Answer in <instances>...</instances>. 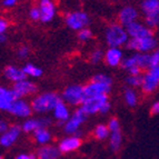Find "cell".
Returning a JSON list of instances; mask_svg holds the SVG:
<instances>
[{
  "instance_id": "obj_1",
  "label": "cell",
  "mask_w": 159,
  "mask_h": 159,
  "mask_svg": "<svg viewBox=\"0 0 159 159\" xmlns=\"http://www.w3.org/2000/svg\"><path fill=\"white\" fill-rule=\"evenodd\" d=\"M61 99L57 93H46L43 95L38 96L32 100L31 102V109L32 111L37 114H46V112L52 111L57 103Z\"/></svg>"
},
{
  "instance_id": "obj_11",
  "label": "cell",
  "mask_w": 159,
  "mask_h": 159,
  "mask_svg": "<svg viewBox=\"0 0 159 159\" xmlns=\"http://www.w3.org/2000/svg\"><path fill=\"white\" fill-rule=\"evenodd\" d=\"M51 124H52V121H51V119L49 117L37 118V119L30 118V119H27L21 125V130L22 133L34 134L39 128H48Z\"/></svg>"
},
{
  "instance_id": "obj_28",
  "label": "cell",
  "mask_w": 159,
  "mask_h": 159,
  "mask_svg": "<svg viewBox=\"0 0 159 159\" xmlns=\"http://www.w3.org/2000/svg\"><path fill=\"white\" fill-rule=\"evenodd\" d=\"M24 72L26 75H28V76H30V77H40L41 75H43V70L40 68H38V67L34 66V65L31 64H28L26 65V66L24 67Z\"/></svg>"
},
{
  "instance_id": "obj_6",
  "label": "cell",
  "mask_w": 159,
  "mask_h": 159,
  "mask_svg": "<svg viewBox=\"0 0 159 159\" xmlns=\"http://www.w3.org/2000/svg\"><path fill=\"white\" fill-rule=\"evenodd\" d=\"M106 102H108L107 96H98V97H93V98L86 99L81 103L80 108L82 109V111L85 112L87 116H89V115H95L100 111L101 107Z\"/></svg>"
},
{
  "instance_id": "obj_10",
  "label": "cell",
  "mask_w": 159,
  "mask_h": 159,
  "mask_svg": "<svg viewBox=\"0 0 159 159\" xmlns=\"http://www.w3.org/2000/svg\"><path fill=\"white\" fill-rule=\"evenodd\" d=\"M22 130L20 126L18 125L10 126L9 129L5 134L0 135V146L3 147V148H10V147H12L19 139Z\"/></svg>"
},
{
  "instance_id": "obj_45",
  "label": "cell",
  "mask_w": 159,
  "mask_h": 159,
  "mask_svg": "<svg viewBox=\"0 0 159 159\" xmlns=\"http://www.w3.org/2000/svg\"><path fill=\"white\" fill-rule=\"evenodd\" d=\"M7 40V37H6L5 34H0V43H3Z\"/></svg>"
},
{
  "instance_id": "obj_40",
  "label": "cell",
  "mask_w": 159,
  "mask_h": 159,
  "mask_svg": "<svg viewBox=\"0 0 159 159\" xmlns=\"http://www.w3.org/2000/svg\"><path fill=\"white\" fill-rule=\"evenodd\" d=\"M8 28V22L0 18V34H3V32Z\"/></svg>"
},
{
  "instance_id": "obj_46",
  "label": "cell",
  "mask_w": 159,
  "mask_h": 159,
  "mask_svg": "<svg viewBox=\"0 0 159 159\" xmlns=\"http://www.w3.org/2000/svg\"><path fill=\"white\" fill-rule=\"evenodd\" d=\"M0 159H3V156L1 154H0Z\"/></svg>"
},
{
  "instance_id": "obj_37",
  "label": "cell",
  "mask_w": 159,
  "mask_h": 159,
  "mask_svg": "<svg viewBox=\"0 0 159 159\" xmlns=\"http://www.w3.org/2000/svg\"><path fill=\"white\" fill-rule=\"evenodd\" d=\"M30 18L32 20H40V10L39 8H32L30 10Z\"/></svg>"
},
{
  "instance_id": "obj_44",
  "label": "cell",
  "mask_w": 159,
  "mask_h": 159,
  "mask_svg": "<svg viewBox=\"0 0 159 159\" xmlns=\"http://www.w3.org/2000/svg\"><path fill=\"white\" fill-rule=\"evenodd\" d=\"M17 2V0H3V6L6 7H12Z\"/></svg>"
},
{
  "instance_id": "obj_29",
  "label": "cell",
  "mask_w": 159,
  "mask_h": 159,
  "mask_svg": "<svg viewBox=\"0 0 159 159\" xmlns=\"http://www.w3.org/2000/svg\"><path fill=\"white\" fill-rule=\"evenodd\" d=\"M125 100L130 107H135L137 105V95L133 89H127L125 91Z\"/></svg>"
},
{
  "instance_id": "obj_20",
  "label": "cell",
  "mask_w": 159,
  "mask_h": 159,
  "mask_svg": "<svg viewBox=\"0 0 159 159\" xmlns=\"http://www.w3.org/2000/svg\"><path fill=\"white\" fill-rule=\"evenodd\" d=\"M52 111H53V118L60 125H65V122L70 118V112H69L68 107H67V105L62 100H60L57 103V106L55 107V109H53Z\"/></svg>"
},
{
  "instance_id": "obj_4",
  "label": "cell",
  "mask_w": 159,
  "mask_h": 159,
  "mask_svg": "<svg viewBox=\"0 0 159 159\" xmlns=\"http://www.w3.org/2000/svg\"><path fill=\"white\" fill-rule=\"evenodd\" d=\"M62 100L64 102L71 105V106H78L85 101V95H84V87L78 85L69 86L62 93Z\"/></svg>"
},
{
  "instance_id": "obj_12",
  "label": "cell",
  "mask_w": 159,
  "mask_h": 159,
  "mask_svg": "<svg viewBox=\"0 0 159 159\" xmlns=\"http://www.w3.org/2000/svg\"><path fill=\"white\" fill-rule=\"evenodd\" d=\"M109 91H110V85L93 81L88 84L86 87H84L85 100L88 98H93V97H98V96H107Z\"/></svg>"
},
{
  "instance_id": "obj_3",
  "label": "cell",
  "mask_w": 159,
  "mask_h": 159,
  "mask_svg": "<svg viewBox=\"0 0 159 159\" xmlns=\"http://www.w3.org/2000/svg\"><path fill=\"white\" fill-rule=\"evenodd\" d=\"M87 117L88 116L82 111L81 108L76 109L74 111V114L70 116V118L65 122L64 131L68 136H71V135L80 136V127L87 120Z\"/></svg>"
},
{
  "instance_id": "obj_21",
  "label": "cell",
  "mask_w": 159,
  "mask_h": 159,
  "mask_svg": "<svg viewBox=\"0 0 159 159\" xmlns=\"http://www.w3.org/2000/svg\"><path fill=\"white\" fill-rule=\"evenodd\" d=\"M137 17H138V12L135 8H133V7H126V8H124L120 11L119 21L121 25L127 27L128 25L135 22Z\"/></svg>"
},
{
  "instance_id": "obj_17",
  "label": "cell",
  "mask_w": 159,
  "mask_h": 159,
  "mask_svg": "<svg viewBox=\"0 0 159 159\" xmlns=\"http://www.w3.org/2000/svg\"><path fill=\"white\" fill-rule=\"evenodd\" d=\"M40 20L43 22L51 21L56 13V8L51 0H41L39 6Z\"/></svg>"
},
{
  "instance_id": "obj_41",
  "label": "cell",
  "mask_w": 159,
  "mask_h": 159,
  "mask_svg": "<svg viewBox=\"0 0 159 159\" xmlns=\"http://www.w3.org/2000/svg\"><path fill=\"white\" fill-rule=\"evenodd\" d=\"M128 71H129L130 76H139V75H141V69L139 67H133Z\"/></svg>"
},
{
  "instance_id": "obj_22",
  "label": "cell",
  "mask_w": 159,
  "mask_h": 159,
  "mask_svg": "<svg viewBox=\"0 0 159 159\" xmlns=\"http://www.w3.org/2000/svg\"><path fill=\"white\" fill-rule=\"evenodd\" d=\"M109 147L114 152H118L122 146V134L121 128L116 130H111L109 134Z\"/></svg>"
},
{
  "instance_id": "obj_2",
  "label": "cell",
  "mask_w": 159,
  "mask_h": 159,
  "mask_svg": "<svg viewBox=\"0 0 159 159\" xmlns=\"http://www.w3.org/2000/svg\"><path fill=\"white\" fill-rule=\"evenodd\" d=\"M106 41L110 48H119L124 43H127L128 34L119 25H111L106 30Z\"/></svg>"
},
{
  "instance_id": "obj_15",
  "label": "cell",
  "mask_w": 159,
  "mask_h": 159,
  "mask_svg": "<svg viewBox=\"0 0 159 159\" xmlns=\"http://www.w3.org/2000/svg\"><path fill=\"white\" fill-rule=\"evenodd\" d=\"M36 157L37 159H60L61 152L56 145H46V146H40L36 151Z\"/></svg>"
},
{
  "instance_id": "obj_7",
  "label": "cell",
  "mask_w": 159,
  "mask_h": 159,
  "mask_svg": "<svg viewBox=\"0 0 159 159\" xmlns=\"http://www.w3.org/2000/svg\"><path fill=\"white\" fill-rule=\"evenodd\" d=\"M157 46V41L154 37H146L140 38V39H131L127 41V48L130 50L140 51V52H146V51L152 50Z\"/></svg>"
},
{
  "instance_id": "obj_13",
  "label": "cell",
  "mask_w": 159,
  "mask_h": 159,
  "mask_svg": "<svg viewBox=\"0 0 159 159\" xmlns=\"http://www.w3.org/2000/svg\"><path fill=\"white\" fill-rule=\"evenodd\" d=\"M8 112L12 116L18 117V118H28L32 112L31 105H29L25 100H21V99H17L11 105Z\"/></svg>"
},
{
  "instance_id": "obj_33",
  "label": "cell",
  "mask_w": 159,
  "mask_h": 159,
  "mask_svg": "<svg viewBox=\"0 0 159 159\" xmlns=\"http://www.w3.org/2000/svg\"><path fill=\"white\" fill-rule=\"evenodd\" d=\"M91 36H93V34H91L90 30L87 29V28H84V29L79 30V34H78V38H79V40H81V41H87V40L90 39Z\"/></svg>"
},
{
  "instance_id": "obj_34",
  "label": "cell",
  "mask_w": 159,
  "mask_h": 159,
  "mask_svg": "<svg viewBox=\"0 0 159 159\" xmlns=\"http://www.w3.org/2000/svg\"><path fill=\"white\" fill-rule=\"evenodd\" d=\"M102 58V51L101 50H95L91 55V62L93 64H97L101 60Z\"/></svg>"
},
{
  "instance_id": "obj_38",
  "label": "cell",
  "mask_w": 159,
  "mask_h": 159,
  "mask_svg": "<svg viewBox=\"0 0 159 159\" xmlns=\"http://www.w3.org/2000/svg\"><path fill=\"white\" fill-rule=\"evenodd\" d=\"M9 127H10V126L8 125V122L6 121V120L0 119V135L5 134L6 131L9 129Z\"/></svg>"
},
{
  "instance_id": "obj_43",
  "label": "cell",
  "mask_w": 159,
  "mask_h": 159,
  "mask_svg": "<svg viewBox=\"0 0 159 159\" xmlns=\"http://www.w3.org/2000/svg\"><path fill=\"white\" fill-rule=\"evenodd\" d=\"M110 108H111V106H110V103H109V101H108V102H106L102 107H101L100 111H99V112H100V114H102V115H106L107 112H109Z\"/></svg>"
},
{
  "instance_id": "obj_42",
  "label": "cell",
  "mask_w": 159,
  "mask_h": 159,
  "mask_svg": "<svg viewBox=\"0 0 159 159\" xmlns=\"http://www.w3.org/2000/svg\"><path fill=\"white\" fill-rule=\"evenodd\" d=\"M18 55H19V57H20V58H26V57L29 55V49H28L27 47H22L21 49L19 50Z\"/></svg>"
},
{
  "instance_id": "obj_25",
  "label": "cell",
  "mask_w": 159,
  "mask_h": 159,
  "mask_svg": "<svg viewBox=\"0 0 159 159\" xmlns=\"http://www.w3.org/2000/svg\"><path fill=\"white\" fill-rule=\"evenodd\" d=\"M141 8L146 16L159 15V0H145L141 3Z\"/></svg>"
},
{
  "instance_id": "obj_26",
  "label": "cell",
  "mask_w": 159,
  "mask_h": 159,
  "mask_svg": "<svg viewBox=\"0 0 159 159\" xmlns=\"http://www.w3.org/2000/svg\"><path fill=\"white\" fill-rule=\"evenodd\" d=\"M109 134H110V131H109L108 126L105 125V124H99L93 130V138H95L96 140H99V141L106 140L107 138H109Z\"/></svg>"
},
{
  "instance_id": "obj_39",
  "label": "cell",
  "mask_w": 159,
  "mask_h": 159,
  "mask_svg": "<svg viewBox=\"0 0 159 159\" xmlns=\"http://www.w3.org/2000/svg\"><path fill=\"white\" fill-rule=\"evenodd\" d=\"M158 114H159V100L156 101V102H155L150 108V115L151 116H155V115H158Z\"/></svg>"
},
{
  "instance_id": "obj_30",
  "label": "cell",
  "mask_w": 159,
  "mask_h": 159,
  "mask_svg": "<svg viewBox=\"0 0 159 159\" xmlns=\"http://www.w3.org/2000/svg\"><path fill=\"white\" fill-rule=\"evenodd\" d=\"M143 77L141 75L139 76H129L127 78V84L131 87H139V86L143 85Z\"/></svg>"
},
{
  "instance_id": "obj_35",
  "label": "cell",
  "mask_w": 159,
  "mask_h": 159,
  "mask_svg": "<svg viewBox=\"0 0 159 159\" xmlns=\"http://www.w3.org/2000/svg\"><path fill=\"white\" fill-rule=\"evenodd\" d=\"M156 66H159V51H156L150 55V68Z\"/></svg>"
},
{
  "instance_id": "obj_9",
  "label": "cell",
  "mask_w": 159,
  "mask_h": 159,
  "mask_svg": "<svg viewBox=\"0 0 159 159\" xmlns=\"http://www.w3.org/2000/svg\"><path fill=\"white\" fill-rule=\"evenodd\" d=\"M67 26L72 30H81L89 24V17L87 13L81 11H75L67 15Z\"/></svg>"
},
{
  "instance_id": "obj_14",
  "label": "cell",
  "mask_w": 159,
  "mask_h": 159,
  "mask_svg": "<svg viewBox=\"0 0 159 159\" xmlns=\"http://www.w3.org/2000/svg\"><path fill=\"white\" fill-rule=\"evenodd\" d=\"M126 31L128 36H130L134 39H140V38L152 37V31L146 26H143L139 22H133L126 27Z\"/></svg>"
},
{
  "instance_id": "obj_19",
  "label": "cell",
  "mask_w": 159,
  "mask_h": 159,
  "mask_svg": "<svg viewBox=\"0 0 159 159\" xmlns=\"http://www.w3.org/2000/svg\"><path fill=\"white\" fill-rule=\"evenodd\" d=\"M32 140L38 146H46L49 145L52 140V135L48 128H39L32 134Z\"/></svg>"
},
{
  "instance_id": "obj_5",
  "label": "cell",
  "mask_w": 159,
  "mask_h": 159,
  "mask_svg": "<svg viewBox=\"0 0 159 159\" xmlns=\"http://www.w3.org/2000/svg\"><path fill=\"white\" fill-rule=\"evenodd\" d=\"M81 146H82V139L78 135L67 136V137L60 139L58 145H57L61 155H67V154L75 152V151H77Z\"/></svg>"
},
{
  "instance_id": "obj_32",
  "label": "cell",
  "mask_w": 159,
  "mask_h": 159,
  "mask_svg": "<svg viewBox=\"0 0 159 159\" xmlns=\"http://www.w3.org/2000/svg\"><path fill=\"white\" fill-rule=\"evenodd\" d=\"M93 81L95 82H100V84H106V85H110L111 86V78L106 76V75H97L95 76L93 79Z\"/></svg>"
},
{
  "instance_id": "obj_36",
  "label": "cell",
  "mask_w": 159,
  "mask_h": 159,
  "mask_svg": "<svg viewBox=\"0 0 159 159\" xmlns=\"http://www.w3.org/2000/svg\"><path fill=\"white\" fill-rule=\"evenodd\" d=\"M15 159H37L36 155L31 154V152H21V154H18Z\"/></svg>"
},
{
  "instance_id": "obj_18",
  "label": "cell",
  "mask_w": 159,
  "mask_h": 159,
  "mask_svg": "<svg viewBox=\"0 0 159 159\" xmlns=\"http://www.w3.org/2000/svg\"><path fill=\"white\" fill-rule=\"evenodd\" d=\"M17 97L12 90H9L7 88L0 86V110L1 111H8Z\"/></svg>"
},
{
  "instance_id": "obj_24",
  "label": "cell",
  "mask_w": 159,
  "mask_h": 159,
  "mask_svg": "<svg viewBox=\"0 0 159 159\" xmlns=\"http://www.w3.org/2000/svg\"><path fill=\"white\" fill-rule=\"evenodd\" d=\"M5 76L7 79L11 80V81L19 82L26 79L27 75L24 72L22 69H19L17 67L13 66H8L5 69Z\"/></svg>"
},
{
  "instance_id": "obj_8",
  "label": "cell",
  "mask_w": 159,
  "mask_h": 159,
  "mask_svg": "<svg viewBox=\"0 0 159 159\" xmlns=\"http://www.w3.org/2000/svg\"><path fill=\"white\" fill-rule=\"evenodd\" d=\"M159 86V66L149 68L148 72L143 76L141 88L147 93H150L157 89Z\"/></svg>"
},
{
  "instance_id": "obj_31",
  "label": "cell",
  "mask_w": 159,
  "mask_h": 159,
  "mask_svg": "<svg viewBox=\"0 0 159 159\" xmlns=\"http://www.w3.org/2000/svg\"><path fill=\"white\" fill-rule=\"evenodd\" d=\"M145 22L149 28H155L159 25V15H155V16H146Z\"/></svg>"
},
{
  "instance_id": "obj_27",
  "label": "cell",
  "mask_w": 159,
  "mask_h": 159,
  "mask_svg": "<svg viewBox=\"0 0 159 159\" xmlns=\"http://www.w3.org/2000/svg\"><path fill=\"white\" fill-rule=\"evenodd\" d=\"M136 66L139 67L140 69L150 68V55L147 53H136Z\"/></svg>"
},
{
  "instance_id": "obj_23",
  "label": "cell",
  "mask_w": 159,
  "mask_h": 159,
  "mask_svg": "<svg viewBox=\"0 0 159 159\" xmlns=\"http://www.w3.org/2000/svg\"><path fill=\"white\" fill-rule=\"evenodd\" d=\"M122 52L119 48H110L105 55V60L110 67H116L121 64Z\"/></svg>"
},
{
  "instance_id": "obj_16",
  "label": "cell",
  "mask_w": 159,
  "mask_h": 159,
  "mask_svg": "<svg viewBox=\"0 0 159 159\" xmlns=\"http://www.w3.org/2000/svg\"><path fill=\"white\" fill-rule=\"evenodd\" d=\"M12 91L15 93V95H16L17 99H20L21 97H24V96L31 95V93H36V91H37V87H36V85H34L31 81L22 80V81L15 82Z\"/></svg>"
}]
</instances>
